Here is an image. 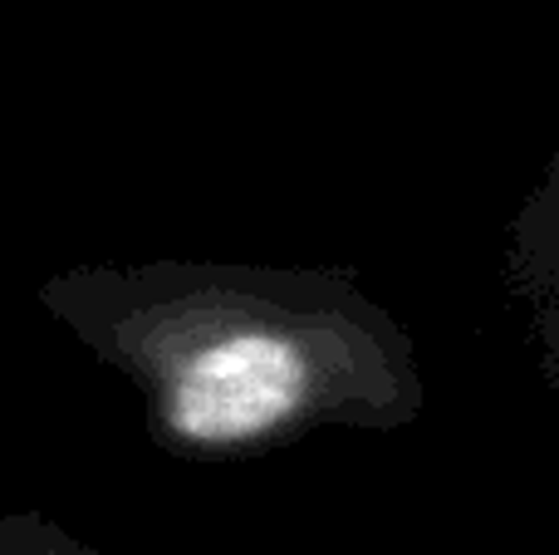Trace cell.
<instances>
[{
	"instance_id": "cell-1",
	"label": "cell",
	"mask_w": 559,
	"mask_h": 555,
	"mask_svg": "<svg viewBox=\"0 0 559 555\" xmlns=\"http://www.w3.org/2000/svg\"><path fill=\"white\" fill-rule=\"evenodd\" d=\"M39 305L143 403L182 462H251L319 433H397L427 413L413 334L334 265H69Z\"/></svg>"
},
{
	"instance_id": "cell-2",
	"label": "cell",
	"mask_w": 559,
	"mask_h": 555,
	"mask_svg": "<svg viewBox=\"0 0 559 555\" xmlns=\"http://www.w3.org/2000/svg\"><path fill=\"white\" fill-rule=\"evenodd\" d=\"M501 275L531 330L535 369L559 409V147L545 157L540 177L525 187L506 226Z\"/></svg>"
},
{
	"instance_id": "cell-3",
	"label": "cell",
	"mask_w": 559,
	"mask_h": 555,
	"mask_svg": "<svg viewBox=\"0 0 559 555\" xmlns=\"http://www.w3.org/2000/svg\"><path fill=\"white\" fill-rule=\"evenodd\" d=\"M0 555H98L84 541H74L59 521L39 511H10L0 517Z\"/></svg>"
}]
</instances>
